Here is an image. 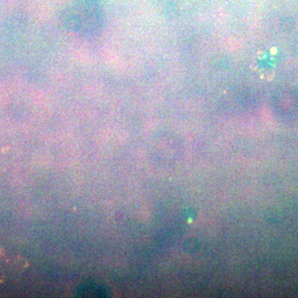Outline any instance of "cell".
Returning a JSON list of instances; mask_svg holds the SVG:
<instances>
[{
    "label": "cell",
    "instance_id": "obj_1",
    "mask_svg": "<svg viewBox=\"0 0 298 298\" xmlns=\"http://www.w3.org/2000/svg\"><path fill=\"white\" fill-rule=\"evenodd\" d=\"M103 22L99 0H75L64 15L66 27L81 35L97 34L102 28Z\"/></svg>",
    "mask_w": 298,
    "mask_h": 298
}]
</instances>
